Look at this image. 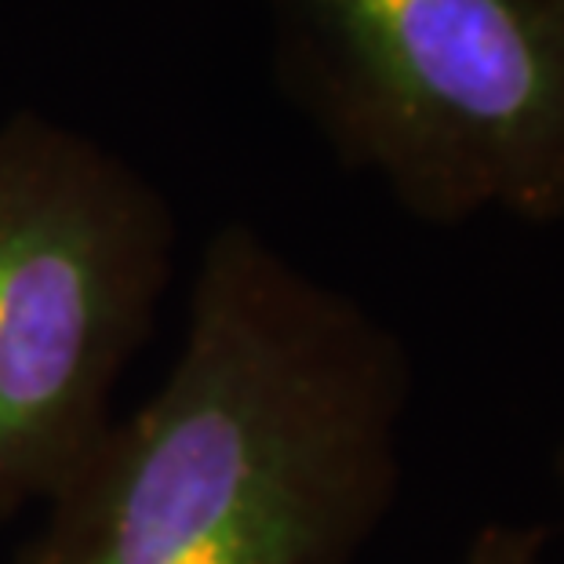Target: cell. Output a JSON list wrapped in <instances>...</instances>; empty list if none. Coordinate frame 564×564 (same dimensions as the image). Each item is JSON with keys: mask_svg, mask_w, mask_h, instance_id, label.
<instances>
[{"mask_svg": "<svg viewBox=\"0 0 564 564\" xmlns=\"http://www.w3.org/2000/svg\"><path fill=\"white\" fill-rule=\"evenodd\" d=\"M408 401L398 332L226 223L161 387L113 419L11 564H357L398 499Z\"/></svg>", "mask_w": 564, "mask_h": 564, "instance_id": "obj_1", "label": "cell"}, {"mask_svg": "<svg viewBox=\"0 0 564 564\" xmlns=\"http://www.w3.org/2000/svg\"><path fill=\"white\" fill-rule=\"evenodd\" d=\"M273 77L430 226L564 223V0H262Z\"/></svg>", "mask_w": 564, "mask_h": 564, "instance_id": "obj_2", "label": "cell"}, {"mask_svg": "<svg viewBox=\"0 0 564 564\" xmlns=\"http://www.w3.org/2000/svg\"><path fill=\"white\" fill-rule=\"evenodd\" d=\"M175 248L172 204L117 150L41 110L0 121V524L110 430Z\"/></svg>", "mask_w": 564, "mask_h": 564, "instance_id": "obj_3", "label": "cell"}, {"mask_svg": "<svg viewBox=\"0 0 564 564\" xmlns=\"http://www.w3.org/2000/svg\"><path fill=\"white\" fill-rule=\"evenodd\" d=\"M546 528L535 521H485L459 564H546Z\"/></svg>", "mask_w": 564, "mask_h": 564, "instance_id": "obj_4", "label": "cell"}, {"mask_svg": "<svg viewBox=\"0 0 564 564\" xmlns=\"http://www.w3.org/2000/svg\"><path fill=\"white\" fill-rule=\"evenodd\" d=\"M554 488H557V496L564 502V434H561L557 448H554Z\"/></svg>", "mask_w": 564, "mask_h": 564, "instance_id": "obj_5", "label": "cell"}]
</instances>
